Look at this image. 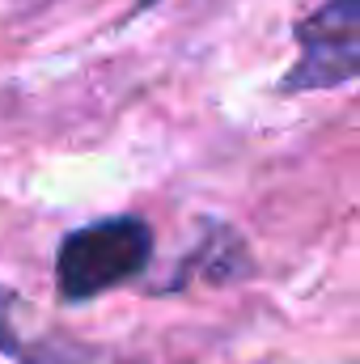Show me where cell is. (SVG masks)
Segmentation results:
<instances>
[{
    "instance_id": "obj_4",
    "label": "cell",
    "mask_w": 360,
    "mask_h": 364,
    "mask_svg": "<svg viewBox=\"0 0 360 364\" xmlns=\"http://www.w3.org/2000/svg\"><path fill=\"white\" fill-rule=\"evenodd\" d=\"M0 352L13 364H140L123 360L106 348H85L73 339H21L4 314V296H0Z\"/></svg>"
},
{
    "instance_id": "obj_1",
    "label": "cell",
    "mask_w": 360,
    "mask_h": 364,
    "mask_svg": "<svg viewBox=\"0 0 360 364\" xmlns=\"http://www.w3.org/2000/svg\"><path fill=\"white\" fill-rule=\"evenodd\" d=\"M153 225L144 216H102L77 225L55 250V292L64 305H85L102 292L144 275L153 263Z\"/></svg>"
},
{
    "instance_id": "obj_3",
    "label": "cell",
    "mask_w": 360,
    "mask_h": 364,
    "mask_svg": "<svg viewBox=\"0 0 360 364\" xmlns=\"http://www.w3.org/2000/svg\"><path fill=\"white\" fill-rule=\"evenodd\" d=\"M250 275V250L238 237V229L229 225H208V233L199 237V246L179 259L174 279L162 284V292H179L186 279H208V284H229V279H246Z\"/></svg>"
},
{
    "instance_id": "obj_2",
    "label": "cell",
    "mask_w": 360,
    "mask_h": 364,
    "mask_svg": "<svg viewBox=\"0 0 360 364\" xmlns=\"http://www.w3.org/2000/svg\"><path fill=\"white\" fill-rule=\"evenodd\" d=\"M297 64L284 73L280 93L339 90L360 81V0H322L292 26Z\"/></svg>"
}]
</instances>
